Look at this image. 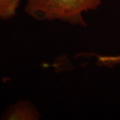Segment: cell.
Here are the masks:
<instances>
[{"label": "cell", "mask_w": 120, "mask_h": 120, "mask_svg": "<svg viewBox=\"0 0 120 120\" xmlns=\"http://www.w3.org/2000/svg\"><path fill=\"white\" fill-rule=\"evenodd\" d=\"M101 4L102 0H27L25 11L39 22L60 21L86 27L83 14L98 9Z\"/></svg>", "instance_id": "obj_1"}, {"label": "cell", "mask_w": 120, "mask_h": 120, "mask_svg": "<svg viewBox=\"0 0 120 120\" xmlns=\"http://www.w3.org/2000/svg\"><path fill=\"white\" fill-rule=\"evenodd\" d=\"M41 115L29 101H19L9 107L3 113L2 120H38Z\"/></svg>", "instance_id": "obj_2"}, {"label": "cell", "mask_w": 120, "mask_h": 120, "mask_svg": "<svg viewBox=\"0 0 120 120\" xmlns=\"http://www.w3.org/2000/svg\"><path fill=\"white\" fill-rule=\"evenodd\" d=\"M21 0H0V20H8L17 13Z\"/></svg>", "instance_id": "obj_3"}, {"label": "cell", "mask_w": 120, "mask_h": 120, "mask_svg": "<svg viewBox=\"0 0 120 120\" xmlns=\"http://www.w3.org/2000/svg\"><path fill=\"white\" fill-rule=\"evenodd\" d=\"M97 60L99 64L105 66H113L120 64V55L116 56H99Z\"/></svg>", "instance_id": "obj_4"}]
</instances>
